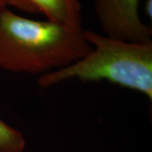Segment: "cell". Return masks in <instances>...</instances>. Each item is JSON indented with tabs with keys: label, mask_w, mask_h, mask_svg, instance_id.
Masks as SVG:
<instances>
[{
	"label": "cell",
	"mask_w": 152,
	"mask_h": 152,
	"mask_svg": "<svg viewBox=\"0 0 152 152\" xmlns=\"http://www.w3.org/2000/svg\"><path fill=\"white\" fill-rule=\"evenodd\" d=\"M91 49L84 31L26 18L7 6L0 9V69L44 75L72 64Z\"/></svg>",
	"instance_id": "1"
},
{
	"label": "cell",
	"mask_w": 152,
	"mask_h": 152,
	"mask_svg": "<svg viewBox=\"0 0 152 152\" xmlns=\"http://www.w3.org/2000/svg\"><path fill=\"white\" fill-rule=\"evenodd\" d=\"M92 49L86 57L39 76L40 87L48 88L77 79L83 82L106 80L144 94L152 101V41L130 42L92 31H84Z\"/></svg>",
	"instance_id": "2"
},
{
	"label": "cell",
	"mask_w": 152,
	"mask_h": 152,
	"mask_svg": "<svg viewBox=\"0 0 152 152\" xmlns=\"http://www.w3.org/2000/svg\"><path fill=\"white\" fill-rule=\"evenodd\" d=\"M31 13H42L48 20L84 31L80 0H25Z\"/></svg>",
	"instance_id": "4"
},
{
	"label": "cell",
	"mask_w": 152,
	"mask_h": 152,
	"mask_svg": "<svg viewBox=\"0 0 152 152\" xmlns=\"http://www.w3.org/2000/svg\"><path fill=\"white\" fill-rule=\"evenodd\" d=\"M4 6H5L4 4H3V2H2V0H0V9L2 8V7H4Z\"/></svg>",
	"instance_id": "8"
},
{
	"label": "cell",
	"mask_w": 152,
	"mask_h": 152,
	"mask_svg": "<svg viewBox=\"0 0 152 152\" xmlns=\"http://www.w3.org/2000/svg\"><path fill=\"white\" fill-rule=\"evenodd\" d=\"M26 145L20 131L0 119V152H23Z\"/></svg>",
	"instance_id": "5"
},
{
	"label": "cell",
	"mask_w": 152,
	"mask_h": 152,
	"mask_svg": "<svg viewBox=\"0 0 152 152\" xmlns=\"http://www.w3.org/2000/svg\"><path fill=\"white\" fill-rule=\"evenodd\" d=\"M144 10L146 15V16L151 19L152 16V0H145L144 4Z\"/></svg>",
	"instance_id": "7"
},
{
	"label": "cell",
	"mask_w": 152,
	"mask_h": 152,
	"mask_svg": "<svg viewBox=\"0 0 152 152\" xmlns=\"http://www.w3.org/2000/svg\"><path fill=\"white\" fill-rule=\"evenodd\" d=\"M140 0H95L98 22L108 37L130 42H151L152 29L142 21Z\"/></svg>",
	"instance_id": "3"
},
{
	"label": "cell",
	"mask_w": 152,
	"mask_h": 152,
	"mask_svg": "<svg viewBox=\"0 0 152 152\" xmlns=\"http://www.w3.org/2000/svg\"><path fill=\"white\" fill-rule=\"evenodd\" d=\"M3 4L7 7H15L18 10L25 11L26 13H31L29 7L25 0H2Z\"/></svg>",
	"instance_id": "6"
}]
</instances>
